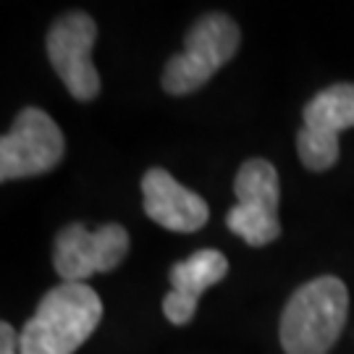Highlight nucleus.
<instances>
[{
  "mask_svg": "<svg viewBox=\"0 0 354 354\" xmlns=\"http://www.w3.org/2000/svg\"><path fill=\"white\" fill-rule=\"evenodd\" d=\"M102 302L87 283H61L37 304L19 333L21 354H74L100 326Z\"/></svg>",
  "mask_w": 354,
  "mask_h": 354,
  "instance_id": "obj_1",
  "label": "nucleus"
},
{
  "mask_svg": "<svg viewBox=\"0 0 354 354\" xmlns=\"http://www.w3.org/2000/svg\"><path fill=\"white\" fill-rule=\"evenodd\" d=\"M349 315V291L336 276L307 281L291 294L281 315V346L286 354H328Z\"/></svg>",
  "mask_w": 354,
  "mask_h": 354,
  "instance_id": "obj_2",
  "label": "nucleus"
},
{
  "mask_svg": "<svg viewBox=\"0 0 354 354\" xmlns=\"http://www.w3.org/2000/svg\"><path fill=\"white\" fill-rule=\"evenodd\" d=\"M241 32L226 13H207L197 19L184 39V50L176 53L163 68V89L168 95H189L205 87L213 74L239 50Z\"/></svg>",
  "mask_w": 354,
  "mask_h": 354,
  "instance_id": "obj_3",
  "label": "nucleus"
},
{
  "mask_svg": "<svg viewBox=\"0 0 354 354\" xmlns=\"http://www.w3.org/2000/svg\"><path fill=\"white\" fill-rule=\"evenodd\" d=\"M236 205L226 213V226L250 247L279 239V171L266 158H250L234 178Z\"/></svg>",
  "mask_w": 354,
  "mask_h": 354,
  "instance_id": "obj_4",
  "label": "nucleus"
},
{
  "mask_svg": "<svg viewBox=\"0 0 354 354\" xmlns=\"http://www.w3.org/2000/svg\"><path fill=\"white\" fill-rule=\"evenodd\" d=\"M61 127L39 108H24L0 140V181L48 174L64 160Z\"/></svg>",
  "mask_w": 354,
  "mask_h": 354,
  "instance_id": "obj_5",
  "label": "nucleus"
},
{
  "mask_svg": "<svg viewBox=\"0 0 354 354\" xmlns=\"http://www.w3.org/2000/svg\"><path fill=\"white\" fill-rule=\"evenodd\" d=\"M129 252V234L118 223H105L87 231L71 223L58 231L53 241V268L64 283H84L95 273H108L124 263Z\"/></svg>",
  "mask_w": 354,
  "mask_h": 354,
  "instance_id": "obj_6",
  "label": "nucleus"
},
{
  "mask_svg": "<svg viewBox=\"0 0 354 354\" xmlns=\"http://www.w3.org/2000/svg\"><path fill=\"white\" fill-rule=\"evenodd\" d=\"M297 152L304 168L328 171L339 160V131L354 127V84H333L317 92L302 111Z\"/></svg>",
  "mask_w": 354,
  "mask_h": 354,
  "instance_id": "obj_7",
  "label": "nucleus"
},
{
  "mask_svg": "<svg viewBox=\"0 0 354 354\" xmlns=\"http://www.w3.org/2000/svg\"><path fill=\"white\" fill-rule=\"evenodd\" d=\"M97 24L84 11L61 16L48 32V61L76 100L87 102L100 95V74L92 64Z\"/></svg>",
  "mask_w": 354,
  "mask_h": 354,
  "instance_id": "obj_8",
  "label": "nucleus"
},
{
  "mask_svg": "<svg viewBox=\"0 0 354 354\" xmlns=\"http://www.w3.org/2000/svg\"><path fill=\"white\" fill-rule=\"evenodd\" d=\"M142 205L150 221L178 234L200 231L210 218L203 197L181 187L165 168H150L142 176Z\"/></svg>",
  "mask_w": 354,
  "mask_h": 354,
  "instance_id": "obj_9",
  "label": "nucleus"
},
{
  "mask_svg": "<svg viewBox=\"0 0 354 354\" xmlns=\"http://www.w3.org/2000/svg\"><path fill=\"white\" fill-rule=\"evenodd\" d=\"M228 273V260L218 250H200L171 268V291L163 297V315L174 326H187L197 313V299Z\"/></svg>",
  "mask_w": 354,
  "mask_h": 354,
  "instance_id": "obj_10",
  "label": "nucleus"
},
{
  "mask_svg": "<svg viewBox=\"0 0 354 354\" xmlns=\"http://www.w3.org/2000/svg\"><path fill=\"white\" fill-rule=\"evenodd\" d=\"M0 354H21V342L11 323H0Z\"/></svg>",
  "mask_w": 354,
  "mask_h": 354,
  "instance_id": "obj_11",
  "label": "nucleus"
}]
</instances>
